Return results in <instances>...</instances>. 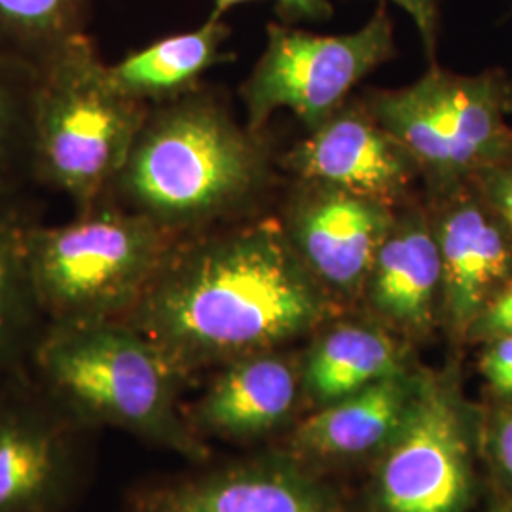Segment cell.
<instances>
[{
    "label": "cell",
    "mask_w": 512,
    "mask_h": 512,
    "mask_svg": "<svg viewBox=\"0 0 512 512\" xmlns=\"http://www.w3.org/2000/svg\"><path fill=\"white\" fill-rule=\"evenodd\" d=\"M361 298L372 321L401 340L431 336L440 319L442 262L427 211H397L374 256Z\"/></svg>",
    "instance_id": "obj_13"
},
{
    "label": "cell",
    "mask_w": 512,
    "mask_h": 512,
    "mask_svg": "<svg viewBox=\"0 0 512 512\" xmlns=\"http://www.w3.org/2000/svg\"><path fill=\"white\" fill-rule=\"evenodd\" d=\"M397 4L401 10L408 14V18L414 21L418 33H420L423 48L429 55V59H435L437 52V40H439L440 27V2L442 0H384Z\"/></svg>",
    "instance_id": "obj_26"
},
{
    "label": "cell",
    "mask_w": 512,
    "mask_h": 512,
    "mask_svg": "<svg viewBox=\"0 0 512 512\" xmlns=\"http://www.w3.org/2000/svg\"><path fill=\"white\" fill-rule=\"evenodd\" d=\"M88 0H0V55L37 69L86 35Z\"/></svg>",
    "instance_id": "obj_19"
},
{
    "label": "cell",
    "mask_w": 512,
    "mask_h": 512,
    "mask_svg": "<svg viewBox=\"0 0 512 512\" xmlns=\"http://www.w3.org/2000/svg\"><path fill=\"white\" fill-rule=\"evenodd\" d=\"M268 179L258 133L192 90L148 109L105 202L184 239L238 222Z\"/></svg>",
    "instance_id": "obj_2"
},
{
    "label": "cell",
    "mask_w": 512,
    "mask_h": 512,
    "mask_svg": "<svg viewBox=\"0 0 512 512\" xmlns=\"http://www.w3.org/2000/svg\"><path fill=\"white\" fill-rule=\"evenodd\" d=\"M37 69L0 55V200L10 202L33 177Z\"/></svg>",
    "instance_id": "obj_20"
},
{
    "label": "cell",
    "mask_w": 512,
    "mask_h": 512,
    "mask_svg": "<svg viewBox=\"0 0 512 512\" xmlns=\"http://www.w3.org/2000/svg\"><path fill=\"white\" fill-rule=\"evenodd\" d=\"M177 241L109 202L63 224H27L25 266L38 315L46 325L124 319Z\"/></svg>",
    "instance_id": "obj_5"
},
{
    "label": "cell",
    "mask_w": 512,
    "mask_h": 512,
    "mask_svg": "<svg viewBox=\"0 0 512 512\" xmlns=\"http://www.w3.org/2000/svg\"><path fill=\"white\" fill-rule=\"evenodd\" d=\"M0 200V366L23 348L38 315L25 266V228Z\"/></svg>",
    "instance_id": "obj_21"
},
{
    "label": "cell",
    "mask_w": 512,
    "mask_h": 512,
    "mask_svg": "<svg viewBox=\"0 0 512 512\" xmlns=\"http://www.w3.org/2000/svg\"><path fill=\"white\" fill-rule=\"evenodd\" d=\"M131 512H344L338 494L291 456L247 459L133 497Z\"/></svg>",
    "instance_id": "obj_11"
},
{
    "label": "cell",
    "mask_w": 512,
    "mask_h": 512,
    "mask_svg": "<svg viewBox=\"0 0 512 512\" xmlns=\"http://www.w3.org/2000/svg\"><path fill=\"white\" fill-rule=\"evenodd\" d=\"M509 112H512V78H509Z\"/></svg>",
    "instance_id": "obj_29"
},
{
    "label": "cell",
    "mask_w": 512,
    "mask_h": 512,
    "mask_svg": "<svg viewBox=\"0 0 512 512\" xmlns=\"http://www.w3.org/2000/svg\"><path fill=\"white\" fill-rule=\"evenodd\" d=\"M150 107L116 90L88 35L37 67L33 177L84 213L105 202Z\"/></svg>",
    "instance_id": "obj_4"
},
{
    "label": "cell",
    "mask_w": 512,
    "mask_h": 512,
    "mask_svg": "<svg viewBox=\"0 0 512 512\" xmlns=\"http://www.w3.org/2000/svg\"><path fill=\"white\" fill-rule=\"evenodd\" d=\"M255 0H213L211 16L224 18L230 10L239 4H247ZM283 14L296 19H327L332 16L330 0H274Z\"/></svg>",
    "instance_id": "obj_27"
},
{
    "label": "cell",
    "mask_w": 512,
    "mask_h": 512,
    "mask_svg": "<svg viewBox=\"0 0 512 512\" xmlns=\"http://www.w3.org/2000/svg\"><path fill=\"white\" fill-rule=\"evenodd\" d=\"M480 372L490 389L503 401H512V336L484 344Z\"/></svg>",
    "instance_id": "obj_25"
},
{
    "label": "cell",
    "mask_w": 512,
    "mask_h": 512,
    "mask_svg": "<svg viewBox=\"0 0 512 512\" xmlns=\"http://www.w3.org/2000/svg\"><path fill=\"white\" fill-rule=\"evenodd\" d=\"M397 209L330 184L304 181L283 228L294 251L336 302L363 296L366 277Z\"/></svg>",
    "instance_id": "obj_8"
},
{
    "label": "cell",
    "mask_w": 512,
    "mask_h": 512,
    "mask_svg": "<svg viewBox=\"0 0 512 512\" xmlns=\"http://www.w3.org/2000/svg\"><path fill=\"white\" fill-rule=\"evenodd\" d=\"M509 336H512V279L478 313L467 334V342L486 344Z\"/></svg>",
    "instance_id": "obj_24"
},
{
    "label": "cell",
    "mask_w": 512,
    "mask_h": 512,
    "mask_svg": "<svg viewBox=\"0 0 512 512\" xmlns=\"http://www.w3.org/2000/svg\"><path fill=\"white\" fill-rule=\"evenodd\" d=\"M486 512H512L511 497H501V499H497L494 505Z\"/></svg>",
    "instance_id": "obj_28"
},
{
    "label": "cell",
    "mask_w": 512,
    "mask_h": 512,
    "mask_svg": "<svg viewBox=\"0 0 512 512\" xmlns=\"http://www.w3.org/2000/svg\"><path fill=\"white\" fill-rule=\"evenodd\" d=\"M408 370V351L391 330L376 321H342L313 340L300 382L313 403L325 406Z\"/></svg>",
    "instance_id": "obj_17"
},
{
    "label": "cell",
    "mask_w": 512,
    "mask_h": 512,
    "mask_svg": "<svg viewBox=\"0 0 512 512\" xmlns=\"http://www.w3.org/2000/svg\"><path fill=\"white\" fill-rule=\"evenodd\" d=\"M484 452L505 497L512 499V401H505L486 423Z\"/></svg>",
    "instance_id": "obj_22"
},
{
    "label": "cell",
    "mask_w": 512,
    "mask_h": 512,
    "mask_svg": "<svg viewBox=\"0 0 512 512\" xmlns=\"http://www.w3.org/2000/svg\"><path fill=\"white\" fill-rule=\"evenodd\" d=\"M42 391L84 427H110L202 463L209 458L179 406L184 378L124 319L50 323L33 344Z\"/></svg>",
    "instance_id": "obj_3"
},
{
    "label": "cell",
    "mask_w": 512,
    "mask_h": 512,
    "mask_svg": "<svg viewBox=\"0 0 512 512\" xmlns=\"http://www.w3.org/2000/svg\"><path fill=\"white\" fill-rule=\"evenodd\" d=\"M395 54V27L385 4L363 27L344 35H317L270 23L266 48L241 86L247 126L258 133L272 114L287 109L315 128Z\"/></svg>",
    "instance_id": "obj_6"
},
{
    "label": "cell",
    "mask_w": 512,
    "mask_h": 512,
    "mask_svg": "<svg viewBox=\"0 0 512 512\" xmlns=\"http://www.w3.org/2000/svg\"><path fill=\"white\" fill-rule=\"evenodd\" d=\"M414 84L452 150L463 183L511 158L507 74L499 69L458 74L433 65Z\"/></svg>",
    "instance_id": "obj_15"
},
{
    "label": "cell",
    "mask_w": 512,
    "mask_h": 512,
    "mask_svg": "<svg viewBox=\"0 0 512 512\" xmlns=\"http://www.w3.org/2000/svg\"><path fill=\"white\" fill-rule=\"evenodd\" d=\"M78 421L44 391L0 399V512H63L80 482Z\"/></svg>",
    "instance_id": "obj_9"
},
{
    "label": "cell",
    "mask_w": 512,
    "mask_h": 512,
    "mask_svg": "<svg viewBox=\"0 0 512 512\" xmlns=\"http://www.w3.org/2000/svg\"><path fill=\"white\" fill-rule=\"evenodd\" d=\"M287 160L304 181L330 184L395 209L421 177L410 152L370 110L351 105L311 128Z\"/></svg>",
    "instance_id": "obj_12"
},
{
    "label": "cell",
    "mask_w": 512,
    "mask_h": 512,
    "mask_svg": "<svg viewBox=\"0 0 512 512\" xmlns=\"http://www.w3.org/2000/svg\"><path fill=\"white\" fill-rule=\"evenodd\" d=\"M473 184L512 238V156L476 175Z\"/></svg>",
    "instance_id": "obj_23"
},
{
    "label": "cell",
    "mask_w": 512,
    "mask_h": 512,
    "mask_svg": "<svg viewBox=\"0 0 512 512\" xmlns=\"http://www.w3.org/2000/svg\"><path fill=\"white\" fill-rule=\"evenodd\" d=\"M476 423L456 372H421L420 391L372 480L374 512H465L475 499Z\"/></svg>",
    "instance_id": "obj_7"
},
{
    "label": "cell",
    "mask_w": 512,
    "mask_h": 512,
    "mask_svg": "<svg viewBox=\"0 0 512 512\" xmlns=\"http://www.w3.org/2000/svg\"><path fill=\"white\" fill-rule=\"evenodd\" d=\"M300 389V365L279 351L241 357L217 368L186 420L203 440L260 439L291 418Z\"/></svg>",
    "instance_id": "obj_14"
},
{
    "label": "cell",
    "mask_w": 512,
    "mask_h": 512,
    "mask_svg": "<svg viewBox=\"0 0 512 512\" xmlns=\"http://www.w3.org/2000/svg\"><path fill=\"white\" fill-rule=\"evenodd\" d=\"M429 217L442 262L440 319L467 342L478 313L512 279V238L473 183L435 196Z\"/></svg>",
    "instance_id": "obj_10"
},
{
    "label": "cell",
    "mask_w": 512,
    "mask_h": 512,
    "mask_svg": "<svg viewBox=\"0 0 512 512\" xmlns=\"http://www.w3.org/2000/svg\"><path fill=\"white\" fill-rule=\"evenodd\" d=\"M420 384L421 372L408 370L319 406L294 429V456L302 461H340L382 452L401 431Z\"/></svg>",
    "instance_id": "obj_16"
},
{
    "label": "cell",
    "mask_w": 512,
    "mask_h": 512,
    "mask_svg": "<svg viewBox=\"0 0 512 512\" xmlns=\"http://www.w3.org/2000/svg\"><path fill=\"white\" fill-rule=\"evenodd\" d=\"M336 304L283 222L264 219L179 239L124 321L190 378L323 329Z\"/></svg>",
    "instance_id": "obj_1"
},
{
    "label": "cell",
    "mask_w": 512,
    "mask_h": 512,
    "mask_svg": "<svg viewBox=\"0 0 512 512\" xmlns=\"http://www.w3.org/2000/svg\"><path fill=\"white\" fill-rule=\"evenodd\" d=\"M230 37L224 18L207 21L177 35L160 38L141 50L109 63V76L116 90L148 107L196 90L198 80L222 57Z\"/></svg>",
    "instance_id": "obj_18"
}]
</instances>
